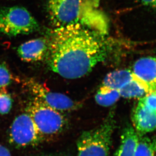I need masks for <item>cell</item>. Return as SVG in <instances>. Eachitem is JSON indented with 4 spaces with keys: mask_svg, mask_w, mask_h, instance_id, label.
<instances>
[{
    "mask_svg": "<svg viewBox=\"0 0 156 156\" xmlns=\"http://www.w3.org/2000/svg\"><path fill=\"white\" fill-rule=\"evenodd\" d=\"M102 37L79 25L54 28L48 40L50 69L68 79L84 77L106 58Z\"/></svg>",
    "mask_w": 156,
    "mask_h": 156,
    "instance_id": "cell-1",
    "label": "cell"
},
{
    "mask_svg": "<svg viewBox=\"0 0 156 156\" xmlns=\"http://www.w3.org/2000/svg\"><path fill=\"white\" fill-rule=\"evenodd\" d=\"M87 0H48L47 9L54 28L79 25L105 35L108 23L105 17L91 16L84 13Z\"/></svg>",
    "mask_w": 156,
    "mask_h": 156,
    "instance_id": "cell-2",
    "label": "cell"
},
{
    "mask_svg": "<svg viewBox=\"0 0 156 156\" xmlns=\"http://www.w3.org/2000/svg\"><path fill=\"white\" fill-rule=\"evenodd\" d=\"M115 128L114 115L110 113L99 126L85 131L79 137L77 156H108Z\"/></svg>",
    "mask_w": 156,
    "mask_h": 156,
    "instance_id": "cell-3",
    "label": "cell"
},
{
    "mask_svg": "<svg viewBox=\"0 0 156 156\" xmlns=\"http://www.w3.org/2000/svg\"><path fill=\"white\" fill-rule=\"evenodd\" d=\"M26 112L30 115L44 141L53 140L63 133L68 120L62 112L49 107L35 98Z\"/></svg>",
    "mask_w": 156,
    "mask_h": 156,
    "instance_id": "cell-4",
    "label": "cell"
},
{
    "mask_svg": "<svg viewBox=\"0 0 156 156\" xmlns=\"http://www.w3.org/2000/svg\"><path fill=\"white\" fill-rule=\"evenodd\" d=\"M38 21L29 11L21 6L0 9V33L9 37L27 35L39 29Z\"/></svg>",
    "mask_w": 156,
    "mask_h": 156,
    "instance_id": "cell-5",
    "label": "cell"
},
{
    "mask_svg": "<svg viewBox=\"0 0 156 156\" xmlns=\"http://www.w3.org/2000/svg\"><path fill=\"white\" fill-rule=\"evenodd\" d=\"M8 140L9 143L17 149L35 147L44 141L27 112L14 119L9 128Z\"/></svg>",
    "mask_w": 156,
    "mask_h": 156,
    "instance_id": "cell-6",
    "label": "cell"
},
{
    "mask_svg": "<svg viewBox=\"0 0 156 156\" xmlns=\"http://www.w3.org/2000/svg\"><path fill=\"white\" fill-rule=\"evenodd\" d=\"M26 86L35 98L58 111H71L76 110L79 107L77 102L66 95L52 91L35 80H27Z\"/></svg>",
    "mask_w": 156,
    "mask_h": 156,
    "instance_id": "cell-7",
    "label": "cell"
},
{
    "mask_svg": "<svg viewBox=\"0 0 156 156\" xmlns=\"http://www.w3.org/2000/svg\"><path fill=\"white\" fill-rule=\"evenodd\" d=\"M132 73L151 92L156 90V56L138 59L134 63Z\"/></svg>",
    "mask_w": 156,
    "mask_h": 156,
    "instance_id": "cell-8",
    "label": "cell"
},
{
    "mask_svg": "<svg viewBox=\"0 0 156 156\" xmlns=\"http://www.w3.org/2000/svg\"><path fill=\"white\" fill-rule=\"evenodd\" d=\"M131 120L133 127L140 136L156 130V113L148 110L139 101L132 112Z\"/></svg>",
    "mask_w": 156,
    "mask_h": 156,
    "instance_id": "cell-9",
    "label": "cell"
},
{
    "mask_svg": "<svg viewBox=\"0 0 156 156\" xmlns=\"http://www.w3.org/2000/svg\"><path fill=\"white\" fill-rule=\"evenodd\" d=\"M48 51V40L43 38L28 41L20 45L17 50L21 60L26 62L42 60L47 54Z\"/></svg>",
    "mask_w": 156,
    "mask_h": 156,
    "instance_id": "cell-10",
    "label": "cell"
},
{
    "mask_svg": "<svg viewBox=\"0 0 156 156\" xmlns=\"http://www.w3.org/2000/svg\"><path fill=\"white\" fill-rule=\"evenodd\" d=\"M140 136L133 126H126L123 129L120 143L114 156H134Z\"/></svg>",
    "mask_w": 156,
    "mask_h": 156,
    "instance_id": "cell-11",
    "label": "cell"
},
{
    "mask_svg": "<svg viewBox=\"0 0 156 156\" xmlns=\"http://www.w3.org/2000/svg\"><path fill=\"white\" fill-rule=\"evenodd\" d=\"M134 78V76L131 70H117L108 73L102 81L101 86L119 91Z\"/></svg>",
    "mask_w": 156,
    "mask_h": 156,
    "instance_id": "cell-12",
    "label": "cell"
},
{
    "mask_svg": "<svg viewBox=\"0 0 156 156\" xmlns=\"http://www.w3.org/2000/svg\"><path fill=\"white\" fill-rule=\"evenodd\" d=\"M119 91L120 96L126 98H140L151 92L145 84L135 77L132 80L123 86Z\"/></svg>",
    "mask_w": 156,
    "mask_h": 156,
    "instance_id": "cell-13",
    "label": "cell"
},
{
    "mask_svg": "<svg viewBox=\"0 0 156 156\" xmlns=\"http://www.w3.org/2000/svg\"><path fill=\"white\" fill-rule=\"evenodd\" d=\"M120 97L118 90L101 86L96 92L95 99L99 105L107 107L113 105Z\"/></svg>",
    "mask_w": 156,
    "mask_h": 156,
    "instance_id": "cell-14",
    "label": "cell"
},
{
    "mask_svg": "<svg viewBox=\"0 0 156 156\" xmlns=\"http://www.w3.org/2000/svg\"><path fill=\"white\" fill-rule=\"evenodd\" d=\"M134 156H156V135L140 136Z\"/></svg>",
    "mask_w": 156,
    "mask_h": 156,
    "instance_id": "cell-15",
    "label": "cell"
},
{
    "mask_svg": "<svg viewBox=\"0 0 156 156\" xmlns=\"http://www.w3.org/2000/svg\"><path fill=\"white\" fill-rule=\"evenodd\" d=\"M13 99L10 95L4 91H0V114L6 115L10 112Z\"/></svg>",
    "mask_w": 156,
    "mask_h": 156,
    "instance_id": "cell-16",
    "label": "cell"
},
{
    "mask_svg": "<svg viewBox=\"0 0 156 156\" xmlns=\"http://www.w3.org/2000/svg\"><path fill=\"white\" fill-rule=\"evenodd\" d=\"M139 101L144 105L148 110L156 113V90L150 92L143 98Z\"/></svg>",
    "mask_w": 156,
    "mask_h": 156,
    "instance_id": "cell-17",
    "label": "cell"
},
{
    "mask_svg": "<svg viewBox=\"0 0 156 156\" xmlns=\"http://www.w3.org/2000/svg\"><path fill=\"white\" fill-rule=\"evenodd\" d=\"M12 77L7 66L0 63V90L9 85L11 82Z\"/></svg>",
    "mask_w": 156,
    "mask_h": 156,
    "instance_id": "cell-18",
    "label": "cell"
},
{
    "mask_svg": "<svg viewBox=\"0 0 156 156\" xmlns=\"http://www.w3.org/2000/svg\"><path fill=\"white\" fill-rule=\"evenodd\" d=\"M146 6L156 8V0H139Z\"/></svg>",
    "mask_w": 156,
    "mask_h": 156,
    "instance_id": "cell-19",
    "label": "cell"
},
{
    "mask_svg": "<svg viewBox=\"0 0 156 156\" xmlns=\"http://www.w3.org/2000/svg\"><path fill=\"white\" fill-rule=\"evenodd\" d=\"M0 156H11L9 150L2 144H0Z\"/></svg>",
    "mask_w": 156,
    "mask_h": 156,
    "instance_id": "cell-20",
    "label": "cell"
},
{
    "mask_svg": "<svg viewBox=\"0 0 156 156\" xmlns=\"http://www.w3.org/2000/svg\"><path fill=\"white\" fill-rule=\"evenodd\" d=\"M35 156H66L65 155H62V154H44V155H37Z\"/></svg>",
    "mask_w": 156,
    "mask_h": 156,
    "instance_id": "cell-21",
    "label": "cell"
},
{
    "mask_svg": "<svg viewBox=\"0 0 156 156\" xmlns=\"http://www.w3.org/2000/svg\"></svg>",
    "mask_w": 156,
    "mask_h": 156,
    "instance_id": "cell-22",
    "label": "cell"
}]
</instances>
